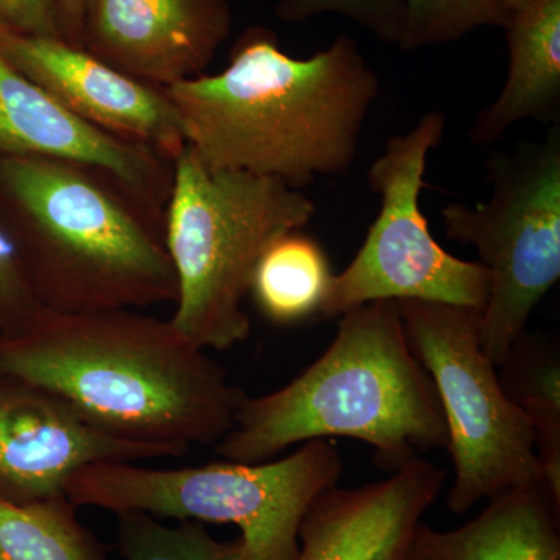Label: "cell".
<instances>
[{"label": "cell", "mask_w": 560, "mask_h": 560, "mask_svg": "<svg viewBox=\"0 0 560 560\" xmlns=\"http://www.w3.org/2000/svg\"><path fill=\"white\" fill-rule=\"evenodd\" d=\"M340 318L329 349L300 377L243 399L215 444L221 459L265 463L294 444L350 438L370 444L390 475L447 448L440 397L412 352L397 302H370Z\"/></svg>", "instance_id": "cell-4"}, {"label": "cell", "mask_w": 560, "mask_h": 560, "mask_svg": "<svg viewBox=\"0 0 560 560\" xmlns=\"http://www.w3.org/2000/svg\"><path fill=\"white\" fill-rule=\"evenodd\" d=\"M401 560H560V495L529 482L492 497L460 528L420 523Z\"/></svg>", "instance_id": "cell-15"}, {"label": "cell", "mask_w": 560, "mask_h": 560, "mask_svg": "<svg viewBox=\"0 0 560 560\" xmlns=\"http://www.w3.org/2000/svg\"><path fill=\"white\" fill-rule=\"evenodd\" d=\"M510 70L495 101L478 114L471 142L492 145L514 125L559 124L560 0H534L504 24Z\"/></svg>", "instance_id": "cell-16"}, {"label": "cell", "mask_w": 560, "mask_h": 560, "mask_svg": "<svg viewBox=\"0 0 560 560\" xmlns=\"http://www.w3.org/2000/svg\"><path fill=\"white\" fill-rule=\"evenodd\" d=\"M0 27L21 35L60 38L54 0H0Z\"/></svg>", "instance_id": "cell-24"}, {"label": "cell", "mask_w": 560, "mask_h": 560, "mask_svg": "<svg viewBox=\"0 0 560 560\" xmlns=\"http://www.w3.org/2000/svg\"><path fill=\"white\" fill-rule=\"evenodd\" d=\"M345 469L330 440L304 442L287 458L150 469L128 460L90 464L70 475L65 495L77 508L142 511L154 517L234 525L241 560H298L300 529L320 493Z\"/></svg>", "instance_id": "cell-6"}, {"label": "cell", "mask_w": 560, "mask_h": 560, "mask_svg": "<svg viewBox=\"0 0 560 560\" xmlns=\"http://www.w3.org/2000/svg\"><path fill=\"white\" fill-rule=\"evenodd\" d=\"M27 156L94 165L161 210L171 195V158L73 116L0 55V161Z\"/></svg>", "instance_id": "cell-13"}, {"label": "cell", "mask_w": 560, "mask_h": 560, "mask_svg": "<svg viewBox=\"0 0 560 560\" xmlns=\"http://www.w3.org/2000/svg\"><path fill=\"white\" fill-rule=\"evenodd\" d=\"M445 470L418 458L386 480L320 493L300 529L298 560H401Z\"/></svg>", "instance_id": "cell-14"}, {"label": "cell", "mask_w": 560, "mask_h": 560, "mask_svg": "<svg viewBox=\"0 0 560 560\" xmlns=\"http://www.w3.org/2000/svg\"><path fill=\"white\" fill-rule=\"evenodd\" d=\"M316 215L302 190L270 176L217 171L184 147L173 161L165 242L178 294L173 326L202 349L248 340L243 301L265 250Z\"/></svg>", "instance_id": "cell-5"}, {"label": "cell", "mask_w": 560, "mask_h": 560, "mask_svg": "<svg viewBox=\"0 0 560 560\" xmlns=\"http://www.w3.org/2000/svg\"><path fill=\"white\" fill-rule=\"evenodd\" d=\"M117 548L125 560H241L242 544L217 540L205 523L167 526L142 511L117 512Z\"/></svg>", "instance_id": "cell-20"}, {"label": "cell", "mask_w": 560, "mask_h": 560, "mask_svg": "<svg viewBox=\"0 0 560 560\" xmlns=\"http://www.w3.org/2000/svg\"><path fill=\"white\" fill-rule=\"evenodd\" d=\"M231 28L226 0H86L81 47L165 90L202 75Z\"/></svg>", "instance_id": "cell-11"}, {"label": "cell", "mask_w": 560, "mask_h": 560, "mask_svg": "<svg viewBox=\"0 0 560 560\" xmlns=\"http://www.w3.org/2000/svg\"><path fill=\"white\" fill-rule=\"evenodd\" d=\"M40 311L16 249L0 226V334L24 329Z\"/></svg>", "instance_id": "cell-23"}, {"label": "cell", "mask_w": 560, "mask_h": 560, "mask_svg": "<svg viewBox=\"0 0 560 560\" xmlns=\"http://www.w3.org/2000/svg\"><path fill=\"white\" fill-rule=\"evenodd\" d=\"M340 14L385 44L399 46L405 28L401 0H278L276 14L301 24L320 14Z\"/></svg>", "instance_id": "cell-22"}, {"label": "cell", "mask_w": 560, "mask_h": 560, "mask_svg": "<svg viewBox=\"0 0 560 560\" xmlns=\"http://www.w3.org/2000/svg\"><path fill=\"white\" fill-rule=\"evenodd\" d=\"M0 55L97 130L150 147L172 161L186 147L178 110L164 88L127 75L83 47L0 27Z\"/></svg>", "instance_id": "cell-10"}, {"label": "cell", "mask_w": 560, "mask_h": 560, "mask_svg": "<svg viewBox=\"0 0 560 560\" xmlns=\"http://www.w3.org/2000/svg\"><path fill=\"white\" fill-rule=\"evenodd\" d=\"M184 140L202 164L283 180L293 189L346 175L381 94V79L359 43L340 35L294 58L267 27L235 40L230 65L165 88Z\"/></svg>", "instance_id": "cell-2"}, {"label": "cell", "mask_w": 560, "mask_h": 560, "mask_svg": "<svg viewBox=\"0 0 560 560\" xmlns=\"http://www.w3.org/2000/svg\"><path fill=\"white\" fill-rule=\"evenodd\" d=\"M490 2L499 5L500 9H503L506 13L512 14L515 13V11L525 9V7H528L534 0H490Z\"/></svg>", "instance_id": "cell-26"}, {"label": "cell", "mask_w": 560, "mask_h": 560, "mask_svg": "<svg viewBox=\"0 0 560 560\" xmlns=\"http://www.w3.org/2000/svg\"><path fill=\"white\" fill-rule=\"evenodd\" d=\"M0 226L46 311H140L176 301L164 210L94 165L0 161Z\"/></svg>", "instance_id": "cell-3"}, {"label": "cell", "mask_w": 560, "mask_h": 560, "mask_svg": "<svg viewBox=\"0 0 560 560\" xmlns=\"http://www.w3.org/2000/svg\"><path fill=\"white\" fill-rule=\"evenodd\" d=\"M331 278L330 261L319 242L302 230L291 231L265 250L249 293L265 318L293 326L319 313Z\"/></svg>", "instance_id": "cell-17"}, {"label": "cell", "mask_w": 560, "mask_h": 560, "mask_svg": "<svg viewBox=\"0 0 560 560\" xmlns=\"http://www.w3.org/2000/svg\"><path fill=\"white\" fill-rule=\"evenodd\" d=\"M65 495L14 503L0 497V560H110Z\"/></svg>", "instance_id": "cell-19"}, {"label": "cell", "mask_w": 560, "mask_h": 560, "mask_svg": "<svg viewBox=\"0 0 560 560\" xmlns=\"http://www.w3.org/2000/svg\"><path fill=\"white\" fill-rule=\"evenodd\" d=\"M404 36L399 47L410 51L448 44L481 27H504L511 14L490 0H401Z\"/></svg>", "instance_id": "cell-21"}, {"label": "cell", "mask_w": 560, "mask_h": 560, "mask_svg": "<svg viewBox=\"0 0 560 560\" xmlns=\"http://www.w3.org/2000/svg\"><path fill=\"white\" fill-rule=\"evenodd\" d=\"M162 458L92 430L46 390L0 378V497L31 503L65 493L70 475L105 460Z\"/></svg>", "instance_id": "cell-12"}, {"label": "cell", "mask_w": 560, "mask_h": 560, "mask_svg": "<svg viewBox=\"0 0 560 560\" xmlns=\"http://www.w3.org/2000/svg\"><path fill=\"white\" fill-rule=\"evenodd\" d=\"M508 397L529 420L548 485L560 495V357L544 335L523 334L500 364Z\"/></svg>", "instance_id": "cell-18"}, {"label": "cell", "mask_w": 560, "mask_h": 560, "mask_svg": "<svg viewBox=\"0 0 560 560\" xmlns=\"http://www.w3.org/2000/svg\"><path fill=\"white\" fill-rule=\"evenodd\" d=\"M397 305L412 352L429 372L444 411L455 470L448 510L463 515L504 490L547 481L533 427L504 393L495 364L481 348V312L441 302Z\"/></svg>", "instance_id": "cell-8"}, {"label": "cell", "mask_w": 560, "mask_h": 560, "mask_svg": "<svg viewBox=\"0 0 560 560\" xmlns=\"http://www.w3.org/2000/svg\"><path fill=\"white\" fill-rule=\"evenodd\" d=\"M57 10L58 31L60 38L73 46L81 47L83 31L84 5L86 0H54Z\"/></svg>", "instance_id": "cell-25"}, {"label": "cell", "mask_w": 560, "mask_h": 560, "mask_svg": "<svg viewBox=\"0 0 560 560\" xmlns=\"http://www.w3.org/2000/svg\"><path fill=\"white\" fill-rule=\"evenodd\" d=\"M490 195L441 210L451 241L475 246L489 275L480 315L481 348L495 366L506 359L545 294L560 278V127L486 162Z\"/></svg>", "instance_id": "cell-7"}, {"label": "cell", "mask_w": 560, "mask_h": 560, "mask_svg": "<svg viewBox=\"0 0 560 560\" xmlns=\"http://www.w3.org/2000/svg\"><path fill=\"white\" fill-rule=\"evenodd\" d=\"M447 119L429 110L405 135L393 136L368 172L381 200L363 245L331 278L320 315L337 318L375 301H427L482 312L489 275L480 261L452 256L430 232L420 209L431 151L444 139Z\"/></svg>", "instance_id": "cell-9"}, {"label": "cell", "mask_w": 560, "mask_h": 560, "mask_svg": "<svg viewBox=\"0 0 560 560\" xmlns=\"http://www.w3.org/2000/svg\"><path fill=\"white\" fill-rule=\"evenodd\" d=\"M0 378L46 390L92 430L162 458L217 444L248 396L171 319L131 308H43L0 334Z\"/></svg>", "instance_id": "cell-1"}]
</instances>
